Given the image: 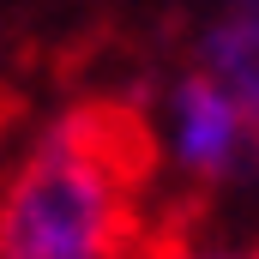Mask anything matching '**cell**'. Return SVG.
<instances>
[{"label": "cell", "instance_id": "6da1fadb", "mask_svg": "<svg viewBox=\"0 0 259 259\" xmlns=\"http://www.w3.org/2000/svg\"><path fill=\"white\" fill-rule=\"evenodd\" d=\"M151 127L121 109H72L0 163V259H139Z\"/></svg>", "mask_w": 259, "mask_h": 259}, {"label": "cell", "instance_id": "7a4b0ae2", "mask_svg": "<svg viewBox=\"0 0 259 259\" xmlns=\"http://www.w3.org/2000/svg\"><path fill=\"white\" fill-rule=\"evenodd\" d=\"M181 175L193 193H229L247 187L259 175V133L247 121V109L199 66L169 91L163 109V133L151 139V169Z\"/></svg>", "mask_w": 259, "mask_h": 259}, {"label": "cell", "instance_id": "3957f363", "mask_svg": "<svg viewBox=\"0 0 259 259\" xmlns=\"http://www.w3.org/2000/svg\"><path fill=\"white\" fill-rule=\"evenodd\" d=\"M205 72L247 109L259 133V6H229V18L205 36Z\"/></svg>", "mask_w": 259, "mask_h": 259}, {"label": "cell", "instance_id": "277c9868", "mask_svg": "<svg viewBox=\"0 0 259 259\" xmlns=\"http://www.w3.org/2000/svg\"><path fill=\"white\" fill-rule=\"evenodd\" d=\"M139 259H259V235H199V229H169L145 241Z\"/></svg>", "mask_w": 259, "mask_h": 259}, {"label": "cell", "instance_id": "5b68a950", "mask_svg": "<svg viewBox=\"0 0 259 259\" xmlns=\"http://www.w3.org/2000/svg\"><path fill=\"white\" fill-rule=\"evenodd\" d=\"M229 6H259V0H229Z\"/></svg>", "mask_w": 259, "mask_h": 259}]
</instances>
